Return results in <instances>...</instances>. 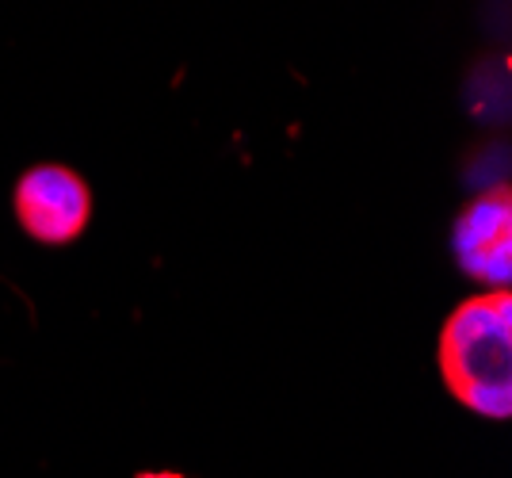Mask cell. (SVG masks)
Segmentation results:
<instances>
[{
	"mask_svg": "<svg viewBox=\"0 0 512 478\" xmlns=\"http://www.w3.org/2000/svg\"><path fill=\"white\" fill-rule=\"evenodd\" d=\"M23 234L43 245H69L92 222V192L69 165H35L20 176L12 196Z\"/></svg>",
	"mask_w": 512,
	"mask_h": 478,
	"instance_id": "obj_2",
	"label": "cell"
},
{
	"mask_svg": "<svg viewBox=\"0 0 512 478\" xmlns=\"http://www.w3.org/2000/svg\"><path fill=\"white\" fill-rule=\"evenodd\" d=\"M451 398L478 417H512V295L482 291L448 314L436 345Z\"/></svg>",
	"mask_w": 512,
	"mask_h": 478,
	"instance_id": "obj_1",
	"label": "cell"
},
{
	"mask_svg": "<svg viewBox=\"0 0 512 478\" xmlns=\"http://www.w3.org/2000/svg\"><path fill=\"white\" fill-rule=\"evenodd\" d=\"M455 261L470 280L505 291L512 280V192L497 184L455 218Z\"/></svg>",
	"mask_w": 512,
	"mask_h": 478,
	"instance_id": "obj_3",
	"label": "cell"
}]
</instances>
